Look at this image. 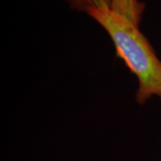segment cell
Segmentation results:
<instances>
[{
  "instance_id": "obj_1",
  "label": "cell",
  "mask_w": 161,
  "mask_h": 161,
  "mask_svg": "<svg viewBox=\"0 0 161 161\" xmlns=\"http://www.w3.org/2000/svg\"><path fill=\"white\" fill-rule=\"evenodd\" d=\"M113 41L115 55L137 77L136 102L145 103L152 96L161 99V61L138 26L111 9H92L87 13Z\"/></svg>"
},
{
  "instance_id": "obj_2",
  "label": "cell",
  "mask_w": 161,
  "mask_h": 161,
  "mask_svg": "<svg viewBox=\"0 0 161 161\" xmlns=\"http://www.w3.org/2000/svg\"><path fill=\"white\" fill-rule=\"evenodd\" d=\"M110 9L140 27L145 4L140 0H112Z\"/></svg>"
},
{
  "instance_id": "obj_3",
  "label": "cell",
  "mask_w": 161,
  "mask_h": 161,
  "mask_svg": "<svg viewBox=\"0 0 161 161\" xmlns=\"http://www.w3.org/2000/svg\"><path fill=\"white\" fill-rule=\"evenodd\" d=\"M70 7L79 12H85L92 9H106L111 7L112 0H65Z\"/></svg>"
}]
</instances>
